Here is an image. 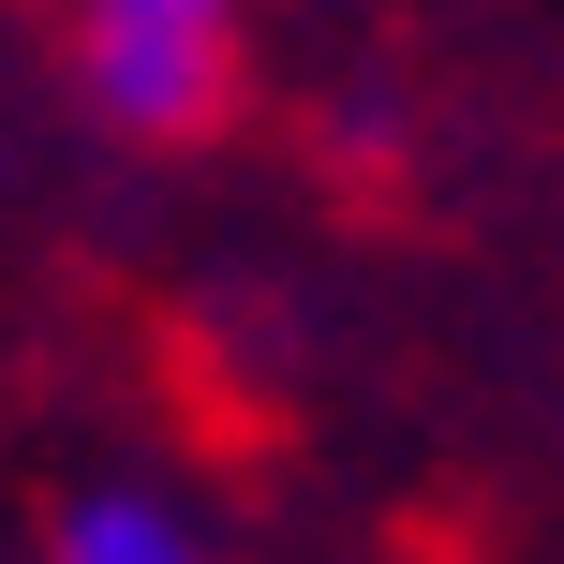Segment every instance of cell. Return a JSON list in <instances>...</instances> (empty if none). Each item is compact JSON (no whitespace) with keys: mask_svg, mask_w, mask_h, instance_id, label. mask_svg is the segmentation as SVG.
<instances>
[{"mask_svg":"<svg viewBox=\"0 0 564 564\" xmlns=\"http://www.w3.org/2000/svg\"><path fill=\"white\" fill-rule=\"evenodd\" d=\"M59 75L119 149H208L253 105V0H59Z\"/></svg>","mask_w":564,"mask_h":564,"instance_id":"6da1fadb","label":"cell"},{"mask_svg":"<svg viewBox=\"0 0 564 564\" xmlns=\"http://www.w3.org/2000/svg\"><path fill=\"white\" fill-rule=\"evenodd\" d=\"M59 564H194V535H178L164 506H75Z\"/></svg>","mask_w":564,"mask_h":564,"instance_id":"7a4b0ae2","label":"cell"}]
</instances>
